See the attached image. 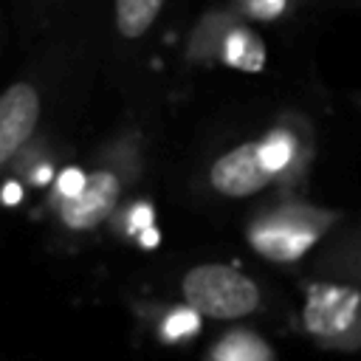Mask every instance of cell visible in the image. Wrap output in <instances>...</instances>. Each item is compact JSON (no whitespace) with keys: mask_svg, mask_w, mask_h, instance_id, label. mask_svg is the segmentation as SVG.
Returning <instances> with one entry per match:
<instances>
[{"mask_svg":"<svg viewBox=\"0 0 361 361\" xmlns=\"http://www.w3.org/2000/svg\"><path fill=\"white\" fill-rule=\"evenodd\" d=\"M141 172H144L141 133L138 130L118 133L99 149L96 164L87 169L82 195L54 209L59 226L73 234L96 231L102 223H107L118 212L124 192L141 178Z\"/></svg>","mask_w":361,"mask_h":361,"instance_id":"1","label":"cell"},{"mask_svg":"<svg viewBox=\"0 0 361 361\" xmlns=\"http://www.w3.org/2000/svg\"><path fill=\"white\" fill-rule=\"evenodd\" d=\"M341 212L302 200L299 195H276L245 223L248 245L271 262H299L324 237L336 231Z\"/></svg>","mask_w":361,"mask_h":361,"instance_id":"2","label":"cell"},{"mask_svg":"<svg viewBox=\"0 0 361 361\" xmlns=\"http://www.w3.org/2000/svg\"><path fill=\"white\" fill-rule=\"evenodd\" d=\"M180 293L183 305L217 322L245 319L262 307L259 285L248 274L226 262H203L189 268L180 279Z\"/></svg>","mask_w":361,"mask_h":361,"instance_id":"3","label":"cell"},{"mask_svg":"<svg viewBox=\"0 0 361 361\" xmlns=\"http://www.w3.org/2000/svg\"><path fill=\"white\" fill-rule=\"evenodd\" d=\"M257 144L262 164L274 180V192L299 195L316 158V135L310 121L296 110H285L257 138Z\"/></svg>","mask_w":361,"mask_h":361,"instance_id":"4","label":"cell"},{"mask_svg":"<svg viewBox=\"0 0 361 361\" xmlns=\"http://www.w3.org/2000/svg\"><path fill=\"white\" fill-rule=\"evenodd\" d=\"M305 330L327 347H361V288L336 279H316L305 290Z\"/></svg>","mask_w":361,"mask_h":361,"instance_id":"5","label":"cell"},{"mask_svg":"<svg viewBox=\"0 0 361 361\" xmlns=\"http://www.w3.org/2000/svg\"><path fill=\"white\" fill-rule=\"evenodd\" d=\"M206 180L217 195L234 197V200L259 195L265 189H274V180H271V175L262 164L257 138L240 141V144L228 147L226 152H220L212 161Z\"/></svg>","mask_w":361,"mask_h":361,"instance_id":"6","label":"cell"},{"mask_svg":"<svg viewBox=\"0 0 361 361\" xmlns=\"http://www.w3.org/2000/svg\"><path fill=\"white\" fill-rule=\"evenodd\" d=\"M39 93L31 82H14L0 93V166H11L37 138Z\"/></svg>","mask_w":361,"mask_h":361,"instance_id":"7","label":"cell"},{"mask_svg":"<svg viewBox=\"0 0 361 361\" xmlns=\"http://www.w3.org/2000/svg\"><path fill=\"white\" fill-rule=\"evenodd\" d=\"M237 23H243V17L231 6H214V8L203 11L186 37V62L195 68L220 65L223 45Z\"/></svg>","mask_w":361,"mask_h":361,"instance_id":"8","label":"cell"},{"mask_svg":"<svg viewBox=\"0 0 361 361\" xmlns=\"http://www.w3.org/2000/svg\"><path fill=\"white\" fill-rule=\"evenodd\" d=\"M316 268L336 282H350L361 288V228L333 237L316 259Z\"/></svg>","mask_w":361,"mask_h":361,"instance_id":"9","label":"cell"},{"mask_svg":"<svg viewBox=\"0 0 361 361\" xmlns=\"http://www.w3.org/2000/svg\"><path fill=\"white\" fill-rule=\"evenodd\" d=\"M268 62V51L262 37L243 20L231 28L226 45H223V56L220 65L231 68V71H243V73H259Z\"/></svg>","mask_w":361,"mask_h":361,"instance_id":"10","label":"cell"},{"mask_svg":"<svg viewBox=\"0 0 361 361\" xmlns=\"http://www.w3.org/2000/svg\"><path fill=\"white\" fill-rule=\"evenodd\" d=\"M164 0H116L113 23L124 39H141L158 20Z\"/></svg>","mask_w":361,"mask_h":361,"instance_id":"11","label":"cell"},{"mask_svg":"<svg viewBox=\"0 0 361 361\" xmlns=\"http://www.w3.org/2000/svg\"><path fill=\"white\" fill-rule=\"evenodd\" d=\"M11 169H14L28 186H37V189L54 183L56 175H59V172H56V158H54V152H51L39 138H34V141L23 149V155L11 164Z\"/></svg>","mask_w":361,"mask_h":361,"instance_id":"12","label":"cell"},{"mask_svg":"<svg viewBox=\"0 0 361 361\" xmlns=\"http://www.w3.org/2000/svg\"><path fill=\"white\" fill-rule=\"evenodd\" d=\"M209 361H271V350L259 336L248 330H231L212 347Z\"/></svg>","mask_w":361,"mask_h":361,"instance_id":"13","label":"cell"},{"mask_svg":"<svg viewBox=\"0 0 361 361\" xmlns=\"http://www.w3.org/2000/svg\"><path fill=\"white\" fill-rule=\"evenodd\" d=\"M155 226V206L147 197H133L124 206H118V212L110 217V228L121 237V240H133L138 243V237Z\"/></svg>","mask_w":361,"mask_h":361,"instance_id":"14","label":"cell"},{"mask_svg":"<svg viewBox=\"0 0 361 361\" xmlns=\"http://www.w3.org/2000/svg\"><path fill=\"white\" fill-rule=\"evenodd\" d=\"M200 313L189 305H175V307H166L155 324V333L164 344H180L186 338H192L197 330H200Z\"/></svg>","mask_w":361,"mask_h":361,"instance_id":"15","label":"cell"},{"mask_svg":"<svg viewBox=\"0 0 361 361\" xmlns=\"http://www.w3.org/2000/svg\"><path fill=\"white\" fill-rule=\"evenodd\" d=\"M293 0H234L231 8L245 23H276L290 11Z\"/></svg>","mask_w":361,"mask_h":361,"instance_id":"16","label":"cell"},{"mask_svg":"<svg viewBox=\"0 0 361 361\" xmlns=\"http://www.w3.org/2000/svg\"><path fill=\"white\" fill-rule=\"evenodd\" d=\"M85 180H87V172L82 166H62L56 180L51 183V195H48L51 209H59L62 203H71L73 197H79L85 189Z\"/></svg>","mask_w":361,"mask_h":361,"instance_id":"17","label":"cell"},{"mask_svg":"<svg viewBox=\"0 0 361 361\" xmlns=\"http://www.w3.org/2000/svg\"><path fill=\"white\" fill-rule=\"evenodd\" d=\"M23 200V183L20 180H6L3 183V189H0V203H6V206H17Z\"/></svg>","mask_w":361,"mask_h":361,"instance_id":"18","label":"cell"},{"mask_svg":"<svg viewBox=\"0 0 361 361\" xmlns=\"http://www.w3.org/2000/svg\"><path fill=\"white\" fill-rule=\"evenodd\" d=\"M158 243H161V231H158L155 226H152V228H147V231L138 237V245H141V248H147V251H149V248H155Z\"/></svg>","mask_w":361,"mask_h":361,"instance_id":"19","label":"cell"},{"mask_svg":"<svg viewBox=\"0 0 361 361\" xmlns=\"http://www.w3.org/2000/svg\"><path fill=\"white\" fill-rule=\"evenodd\" d=\"M353 102H355V107L361 110V93H355V96H353Z\"/></svg>","mask_w":361,"mask_h":361,"instance_id":"20","label":"cell"}]
</instances>
